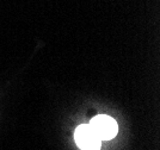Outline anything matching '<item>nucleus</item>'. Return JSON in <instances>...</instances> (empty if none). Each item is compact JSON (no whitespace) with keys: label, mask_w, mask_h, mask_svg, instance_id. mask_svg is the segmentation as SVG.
<instances>
[{"label":"nucleus","mask_w":160,"mask_h":150,"mask_svg":"<svg viewBox=\"0 0 160 150\" xmlns=\"http://www.w3.org/2000/svg\"><path fill=\"white\" fill-rule=\"evenodd\" d=\"M88 125L100 138V141H110L115 138L118 132V125L116 123V120L110 116H105V114L96 116L91 119Z\"/></svg>","instance_id":"f257e3e1"},{"label":"nucleus","mask_w":160,"mask_h":150,"mask_svg":"<svg viewBox=\"0 0 160 150\" xmlns=\"http://www.w3.org/2000/svg\"><path fill=\"white\" fill-rule=\"evenodd\" d=\"M75 142L81 150H99L102 145L100 138L96 135L88 124L79 125L75 131Z\"/></svg>","instance_id":"f03ea898"}]
</instances>
